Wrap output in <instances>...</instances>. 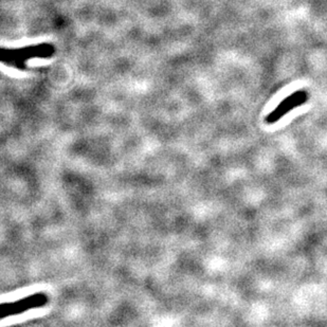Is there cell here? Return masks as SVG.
Masks as SVG:
<instances>
[{
    "label": "cell",
    "instance_id": "6da1fadb",
    "mask_svg": "<svg viewBox=\"0 0 327 327\" xmlns=\"http://www.w3.org/2000/svg\"><path fill=\"white\" fill-rule=\"evenodd\" d=\"M55 53V48L51 43H40L20 49L0 48V63L18 70L27 69V62L33 58H48Z\"/></svg>",
    "mask_w": 327,
    "mask_h": 327
},
{
    "label": "cell",
    "instance_id": "7a4b0ae2",
    "mask_svg": "<svg viewBox=\"0 0 327 327\" xmlns=\"http://www.w3.org/2000/svg\"><path fill=\"white\" fill-rule=\"evenodd\" d=\"M48 295L44 292H36L14 302L0 304V320L11 316H17L34 308H41L47 305Z\"/></svg>",
    "mask_w": 327,
    "mask_h": 327
},
{
    "label": "cell",
    "instance_id": "3957f363",
    "mask_svg": "<svg viewBox=\"0 0 327 327\" xmlns=\"http://www.w3.org/2000/svg\"><path fill=\"white\" fill-rule=\"evenodd\" d=\"M307 101V93L304 90L296 91L290 96H288L287 99H285L283 102H282L278 108L272 111V113L267 118V121L269 123H273L278 121L279 119H281L285 114L289 113V111L292 110L293 108L298 107L302 104H304Z\"/></svg>",
    "mask_w": 327,
    "mask_h": 327
}]
</instances>
